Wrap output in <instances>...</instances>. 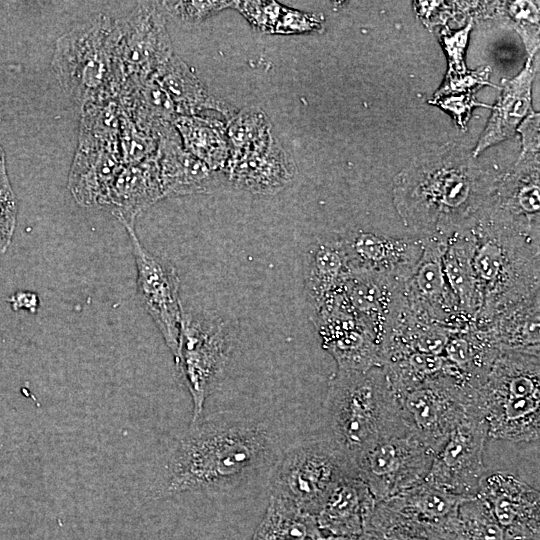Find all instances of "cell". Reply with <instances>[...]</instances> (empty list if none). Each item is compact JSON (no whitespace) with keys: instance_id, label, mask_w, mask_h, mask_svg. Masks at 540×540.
Listing matches in <instances>:
<instances>
[{"instance_id":"6da1fadb","label":"cell","mask_w":540,"mask_h":540,"mask_svg":"<svg viewBox=\"0 0 540 540\" xmlns=\"http://www.w3.org/2000/svg\"><path fill=\"white\" fill-rule=\"evenodd\" d=\"M281 453L268 425L221 412L190 424L169 450L155 496L229 493L271 475Z\"/></svg>"},{"instance_id":"7a4b0ae2","label":"cell","mask_w":540,"mask_h":540,"mask_svg":"<svg viewBox=\"0 0 540 540\" xmlns=\"http://www.w3.org/2000/svg\"><path fill=\"white\" fill-rule=\"evenodd\" d=\"M326 435L354 462L401 418L383 367L340 370L324 401Z\"/></svg>"},{"instance_id":"3957f363","label":"cell","mask_w":540,"mask_h":540,"mask_svg":"<svg viewBox=\"0 0 540 540\" xmlns=\"http://www.w3.org/2000/svg\"><path fill=\"white\" fill-rule=\"evenodd\" d=\"M481 308L473 324L485 329L502 308L540 294L539 239L497 226H472Z\"/></svg>"},{"instance_id":"277c9868","label":"cell","mask_w":540,"mask_h":540,"mask_svg":"<svg viewBox=\"0 0 540 540\" xmlns=\"http://www.w3.org/2000/svg\"><path fill=\"white\" fill-rule=\"evenodd\" d=\"M476 405L489 437L538 443L540 356L501 350L476 388Z\"/></svg>"},{"instance_id":"5b68a950","label":"cell","mask_w":540,"mask_h":540,"mask_svg":"<svg viewBox=\"0 0 540 540\" xmlns=\"http://www.w3.org/2000/svg\"><path fill=\"white\" fill-rule=\"evenodd\" d=\"M115 43V19L104 14L89 18L57 39L53 71L66 95L82 107L118 98Z\"/></svg>"},{"instance_id":"8992f818","label":"cell","mask_w":540,"mask_h":540,"mask_svg":"<svg viewBox=\"0 0 540 540\" xmlns=\"http://www.w3.org/2000/svg\"><path fill=\"white\" fill-rule=\"evenodd\" d=\"M355 473L349 457L325 434L299 442L280 455L269 477L270 496L316 517L335 486Z\"/></svg>"},{"instance_id":"52a82bcc","label":"cell","mask_w":540,"mask_h":540,"mask_svg":"<svg viewBox=\"0 0 540 540\" xmlns=\"http://www.w3.org/2000/svg\"><path fill=\"white\" fill-rule=\"evenodd\" d=\"M238 338V322L183 309L174 359L192 399L190 424L203 417L208 396L220 382Z\"/></svg>"},{"instance_id":"ba28073f","label":"cell","mask_w":540,"mask_h":540,"mask_svg":"<svg viewBox=\"0 0 540 540\" xmlns=\"http://www.w3.org/2000/svg\"><path fill=\"white\" fill-rule=\"evenodd\" d=\"M435 455L401 415L354 462V466L376 502H379L423 482Z\"/></svg>"},{"instance_id":"9c48e42d","label":"cell","mask_w":540,"mask_h":540,"mask_svg":"<svg viewBox=\"0 0 540 540\" xmlns=\"http://www.w3.org/2000/svg\"><path fill=\"white\" fill-rule=\"evenodd\" d=\"M407 424L437 453L476 405V389L443 373L395 396Z\"/></svg>"},{"instance_id":"30bf717a","label":"cell","mask_w":540,"mask_h":540,"mask_svg":"<svg viewBox=\"0 0 540 540\" xmlns=\"http://www.w3.org/2000/svg\"><path fill=\"white\" fill-rule=\"evenodd\" d=\"M115 23V63L122 93L150 79L174 54L158 2L140 3Z\"/></svg>"},{"instance_id":"8fae6325","label":"cell","mask_w":540,"mask_h":540,"mask_svg":"<svg viewBox=\"0 0 540 540\" xmlns=\"http://www.w3.org/2000/svg\"><path fill=\"white\" fill-rule=\"evenodd\" d=\"M488 437L487 423L476 407L436 453L425 481L463 498L476 496L487 474L483 451Z\"/></svg>"},{"instance_id":"7c38bea8","label":"cell","mask_w":540,"mask_h":540,"mask_svg":"<svg viewBox=\"0 0 540 540\" xmlns=\"http://www.w3.org/2000/svg\"><path fill=\"white\" fill-rule=\"evenodd\" d=\"M137 270V295L153 319L175 359L178 352L183 307L179 297L180 279L174 265L148 251L134 226H125Z\"/></svg>"},{"instance_id":"4fadbf2b","label":"cell","mask_w":540,"mask_h":540,"mask_svg":"<svg viewBox=\"0 0 540 540\" xmlns=\"http://www.w3.org/2000/svg\"><path fill=\"white\" fill-rule=\"evenodd\" d=\"M421 240L422 256L405 282L407 310L420 319L451 330L468 327L472 322L461 311L443 269L442 256L447 239L433 237Z\"/></svg>"},{"instance_id":"5bb4252c","label":"cell","mask_w":540,"mask_h":540,"mask_svg":"<svg viewBox=\"0 0 540 540\" xmlns=\"http://www.w3.org/2000/svg\"><path fill=\"white\" fill-rule=\"evenodd\" d=\"M322 348L337 369L367 371L383 367L384 356L367 328L350 308L342 292L310 315Z\"/></svg>"},{"instance_id":"9a60e30c","label":"cell","mask_w":540,"mask_h":540,"mask_svg":"<svg viewBox=\"0 0 540 540\" xmlns=\"http://www.w3.org/2000/svg\"><path fill=\"white\" fill-rule=\"evenodd\" d=\"M405 282L384 274L351 270L342 289L350 308L382 352L405 306Z\"/></svg>"},{"instance_id":"2e32d148","label":"cell","mask_w":540,"mask_h":540,"mask_svg":"<svg viewBox=\"0 0 540 540\" xmlns=\"http://www.w3.org/2000/svg\"><path fill=\"white\" fill-rule=\"evenodd\" d=\"M490 506L507 540H540L539 491L513 474H486L478 493Z\"/></svg>"},{"instance_id":"e0dca14e","label":"cell","mask_w":540,"mask_h":540,"mask_svg":"<svg viewBox=\"0 0 540 540\" xmlns=\"http://www.w3.org/2000/svg\"><path fill=\"white\" fill-rule=\"evenodd\" d=\"M341 238L351 270L403 281L412 275L423 253L421 239L396 238L361 229L342 234Z\"/></svg>"},{"instance_id":"ac0fdd59","label":"cell","mask_w":540,"mask_h":540,"mask_svg":"<svg viewBox=\"0 0 540 540\" xmlns=\"http://www.w3.org/2000/svg\"><path fill=\"white\" fill-rule=\"evenodd\" d=\"M296 164L274 137L261 148L230 156L223 170L225 180L256 195H274L296 176Z\"/></svg>"},{"instance_id":"d6986e66","label":"cell","mask_w":540,"mask_h":540,"mask_svg":"<svg viewBox=\"0 0 540 540\" xmlns=\"http://www.w3.org/2000/svg\"><path fill=\"white\" fill-rule=\"evenodd\" d=\"M156 162L164 197L210 193L225 180L183 148L176 129L158 139Z\"/></svg>"},{"instance_id":"ffe728a7","label":"cell","mask_w":540,"mask_h":540,"mask_svg":"<svg viewBox=\"0 0 540 540\" xmlns=\"http://www.w3.org/2000/svg\"><path fill=\"white\" fill-rule=\"evenodd\" d=\"M350 271L341 235L321 237L308 245L303 281L310 315L342 292Z\"/></svg>"},{"instance_id":"44dd1931","label":"cell","mask_w":540,"mask_h":540,"mask_svg":"<svg viewBox=\"0 0 540 540\" xmlns=\"http://www.w3.org/2000/svg\"><path fill=\"white\" fill-rule=\"evenodd\" d=\"M376 500L357 473L343 478L316 515L325 537L358 538Z\"/></svg>"},{"instance_id":"7402d4cb","label":"cell","mask_w":540,"mask_h":540,"mask_svg":"<svg viewBox=\"0 0 540 540\" xmlns=\"http://www.w3.org/2000/svg\"><path fill=\"white\" fill-rule=\"evenodd\" d=\"M123 166L116 147L79 145L68 178V188L75 201L84 207L104 208Z\"/></svg>"},{"instance_id":"603a6c76","label":"cell","mask_w":540,"mask_h":540,"mask_svg":"<svg viewBox=\"0 0 540 540\" xmlns=\"http://www.w3.org/2000/svg\"><path fill=\"white\" fill-rule=\"evenodd\" d=\"M163 197L154 158L124 165L110 188L104 208L124 226H134L136 218Z\"/></svg>"},{"instance_id":"cb8c5ba5","label":"cell","mask_w":540,"mask_h":540,"mask_svg":"<svg viewBox=\"0 0 540 540\" xmlns=\"http://www.w3.org/2000/svg\"><path fill=\"white\" fill-rule=\"evenodd\" d=\"M534 56H528L525 67L513 79L502 80V92L492 109L486 128L479 138L474 156L486 148L511 138L520 123L533 111L532 83L535 75Z\"/></svg>"},{"instance_id":"d4e9b609","label":"cell","mask_w":540,"mask_h":540,"mask_svg":"<svg viewBox=\"0 0 540 540\" xmlns=\"http://www.w3.org/2000/svg\"><path fill=\"white\" fill-rule=\"evenodd\" d=\"M167 93L178 116L199 115L211 110L228 120L237 109L214 96L193 70L178 56L173 55L151 77Z\"/></svg>"},{"instance_id":"484cf974","label":"cell","mask_w":540,"mask_h":540,"mask_svg":"<svg viewBox=\"0 0 540 540\" xmlns=\"http://www.w3.org/2000/svg\"><path fill=\"white\" fill-rule=\"evenodd\" d=\"M540 294L496 312L486 326L502 351L540 356Z\"/></svg>"},{"instance_id":"4316f807","label":"cell","mask_w":540,"mask_h":540,"mask_svg":"<svg viewBox=\"0 0 540 540\" xmlns=\"http://www.w3.org/2000/svg\"><path fill=\"white\" fill-rule=\"evenodd\" d=\"M475 235L472 227L452 234L446 242L442 264L447 281L461 311L474 322L481 308V298L474 269Z\"/></svg>"},{"instance_id":"83f0119b","label":"cell","mask_w":540,"mask_h":540,"mask_svg":"<svg viewBox=\"0 0 540 540\" xmlns=\"http://www.w3.org/2000/svg\"><path fill=\"white\" fill-rule=\"evenodd\" d=\"M500 352L490 332L472 323L451 333L442 356L467 384L476 389Z\"/></svg>"},{"instance_id":"f1b7e54d","label":"cell","mask_w":540,"mask_h":540,"mask_svg":"<svg viewBox=\"0 0 540 540\" xmlns=\"http://www.w3.org/2000/svg\"><path fill=\"white\" fill-rule=\"evenodd\" d=\"M118 103L139 130L157 140L175 130L176 109L153 78L123 91L118 96Z\"/></svg>"},{"instance_id":"f546056e","label":"cell","mask_w":540,"mask_h":540,"mask_svg":"<svg viewBox=\"0 0 540 540\" xmlns=\"http://www.w3.org/2000/svg\"><path fill=\"white\" fill-rule=\"evenodd\" d=\"M356 540H451L444 527L426 523L392 499L376 502Z\"/></svg>"},{"instance_id":"4dcf8cb0","label":"cell","mask_w":540,"mask_h":540,"mask_svg":"<svg viewBox=\"0 0 540 540\" xmlns=\"http://www.w3.org/2000/svg\"><path fill=\"white\" fill-rule=\"evenodd\" d=\"M174 127L187 152L211 170L223 173L230 157L225 120L201 114L178 116Z\"/></svg>"},{"instance_id":"1f68e13d","label":"cell","mask_w":540,"mask_h":540,"mask_svg":"<svg viewBox=\"0 0 540 540\" xmlns=\"http://www.w3.org/2000/svg\"><path fill=\"white\" fill-rule=\"evenodd\" d=\"M324 537L315 516L284 499L270 496L262 521L251 540H321Z\"/></svg>"},{"instance_id":"d6a6232c","label":"cell","mask_w":540,"mask_h":540,"mask_svg":"<svg viewBox=\"0 0 540 540\" xmlns=\"http://www.w3.org/2000/svg\"><path fill=\"white\" fill-rule=\"evenodd\" d=\"M389 499L426 523L448 528L459 506L468 498L457 496L424 480Z\"/></svg>"},{"instance_id":"836d02e7","label":"cell","mask_w":540,"mask_h":540,"mask_svg":"<svg viewBox=\"0 0 540 540\" xmlns=\"http://www.w3.org/2000/svg\"><path fill=\"white\" fill-rule=\"evenodd\" d=\"M448 532L451 540H507L490 506L478 495L461 503Z\"/></svg>"},{"instance_id":"e575fe53","label":"cell","mask_w":540,"mask_h":540,"mask_svg":"<svg viewBox=\"0 0 540 540\" xmlns=\"http://www.w3.org/2000/svg\"><path fill=\"white\" fill-rule=\"evenodd\" d=\"M226 133L230 156L261 148L275 137L268 116L258 107L237 110L226 120Z\"/></svg>"},{"instance_id":"d590c367","label":"cell","mask_w":540,"mask_h":540,"mask_svg":"<svg viewBox=\"0 0 540 540\" xmlns=\"http://www.w3.org/2000/svg\"><path fill=\"white\" fill-rule=\"evenodd\" d=\"M159 5L181 23L199 24L225 9L233 8L234 1H162Z\"/></svg>"},{"instance_id":"8d00e7d4","label":"cell","mask_w":540,"mask_h":540,"mask_svg":"<svg viewBox=\"0 0 540 540\" xmlns=\"http://www.w3.org/2000/svg\"><path fill=\"white\" fill-rule=\"evenodd\" d=\"M284 7L276 1H234L233 9L238 10L256 30L273 34Z\"/></svg>"},{"instance_id":"74e56055","label":"cell","mask_w":540,"mask_h":540,"mask_svg":"<svg viewBox=\"0 0 540 540\" xmlns=\"http://www.w3.org/2000/svg\"><path fill=\"white\" fill-rule=\"evenodd\" d=\"M322 20L317 14L305 13L285 6L273 34L293 35L320 32L323 28Z\"/></svg>"},{"instance_id":"f35d334b","label":"cell","mask_w":540,"mask_h":540,"mask_svg":"<svg viewBox=\"0 0 540 540\" xmlns=\"http://www.w3.org/2000/svg\"><path fill=\"white\" fill-rule=\"evenodd\" d=\"M490 67L484 66L474 71H468L462 76H446L442 87L437 90L433 98H440L452 94L474 93L489 82Z\"/></svg>"},{"instance_id":"ab89813d","label":"cell","mask_w":540,"mask_h":540,"mask_svg":"<svg viewBox=\"0 0 540 540\" xmlns=\"http://www.w3.org/2000/svg\"><path fill=\"white\" fill-rule=\"evenodd\" d=\"M472 22L453 34L443 37V47L448 57V70L446 76H462L468 70L465 65L464 54L468 43Z\"/></svg>"},{"instance_id":"60d3db41","label":"cell","mask_w":540,"mask_h":540,"mask_svg":"<svg viewBox=\"0 0 540 540\" xmlns=\"http://www.w3.org/2000/svg\"><path fill=\"white\" fill-rule=\"evenodd\" d=\"M430 103L449 111L454 116L457 124L463 129L465 128L474 107L491 108V106L485 103L478 102L472 92L433 98L430 100Z\"/></svg>"},{"instance_id":"b9f144b4","label":"cell","mask_w":540,"mask_h":540,"mask_svg":"<svg viewBox=\"0 0 540 540\" xmlns=\"http://www.w3.org/2000/svg\"><path fill=\"white\" fill-rule=\"evenodd\" d=\"M510 16L517 22L524 43L528 39L527 26L539 28V10L533 1H514L508 6Z\"/></svg>"},{"instance_id":"7bdbcfd3","label":"cell","mask_w":540,"mask_h":540,"mask_svg":"<svg viewBox=\"0 0 540 540\" xmlns=\"http://www.w3.org/2000/svg\"><path fill=\"white\" fill-rule=\"evenodd\" d=\"M16 201H0V252L6 251L11 243L16 223Z\"/></svg>"},{"instance_id":"ee69618b","label":"cell","mask_w":540,"mask_h":540,"mask_svg":"<svg viewBox=\"0 0 540 540\" xmlns=\"http://www.w3.org/2000/svg\"><path fill=\"white\" fill-rule=\"evenodd\" d=\"M523 137V151H535L539 146V114L532 111L518 128Z\"/></svg>"},{"instance_id":"f6af8a7d","label":"cell","mask_w":540,"mask_h":540,"mask_svg":"<svg viewBox=\"0 0 540 540\" xmlns=\"http://www.w3.org/2000/svg\"><path fill=\"white\" fill-rule=\"evenodd\" d=\"M9 302L14 311L26 310L31 313H35L39 305L37 295L27 291L16 292L10 297Z\"/></svg>"},{"instance_id":"bcb514c9","label":"cell","mask_w":540,"mask_h":540,"mask_svg":"<svg viewBox=\"0 0 540 540\" xmlns=\"http://www.w3.org/2000/svg\"><path fill=\"white\" fill-rule=\"evenodd\" d=\"M0 201L2 202L15 201L13 191L11 189V186L7 178L4 156H3L1 148H0Z\"/></svg>"},{"instance_id":"7dc6e473","label":"cell","mask_w":540,"mask_h":540,"mask_svg":"<svg viewBox=\"0 0 540 540\" xmlns=\"http://www.w3.org/2000/svg\"><path fill=\"white\" fill-rule=\"evenodd\" d=\"M321 540H355V539L343 538V537H324Z\"/></svg>"},{"instance_id":"c3c4849f","label":"cell","mask_w":540,"mask_h":540,"mask_svg":"<svg viewBox=\"0 0 540 540\" xmlns=\"http://www.w3.org/2000/svg\"><path fill=\"white\" fill-rule=\"evenodd\" d=\"M356 540V539H355Z\"/></svg>"}]
</instances>
